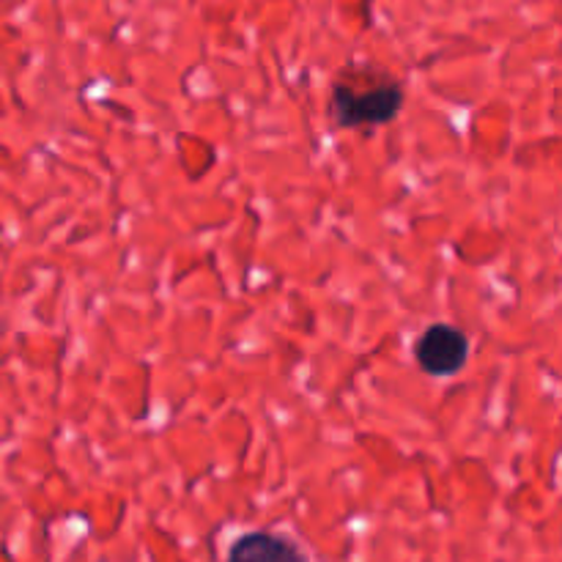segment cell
<instances>
[{"instance_id": "obj_1", "label": "cell", "mask_w": 562, "mask_h": 562, "mask_svg": "<svg viewBox=\"0 0 562 562\" xmlns=\"http://www.w3.org/2000/svg\"><path fill=\"white\" fill-rule=\"evenodd\" d=\"M404 108V86L390 71L349 66L333 82V119L340 130L384 126Z\"/></svg>"}, {"instance_id": "obj_2", "label": "cell", "mask_w": 562, "mask_h": 562, "mask_svg": "<svg viewBox=\"0 0 562 562\" xmlns=\"http://www.w3.org/2000/svg\"><path fill=\"white\" fill-rule=\"evenodd\" d=\"M467 357H470V338L453 324H434L415 344V360L428 376H453L467 366Z\"/></svg>"}, {"instance_id": "obj_3", "label": "cell", "mask_w": 562, "mask_h": 562, "mask_svg": "<svg viewBox=\"0 0 562 562\" xmlns=\"http://www.w3.org/2000/svg\"><path fill=\"white\" fill-rule=\"evenodd\" d=\"M228 562H302V554L285 538L250 532L231 547Z\"/></svg>"}]
</instances>
